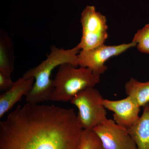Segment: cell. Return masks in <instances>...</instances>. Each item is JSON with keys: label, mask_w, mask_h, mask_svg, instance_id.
Listing matches in <instances>:
<instances>
[{"label": "cell", "mask_w": 149, "mask_h": 149, "mask_svg": "<svg viewBox=\"0 0 149 149\" xmlns=\"http://www.w3.org/2000/svg\"><path fill=\"white\" fill-rule=\"evenodd\" d=\"M127 129L138 149H149V103L143 107L141 116Z\"/></svg>", "instance_id": "10"}, {"label": "cell", "mask_w": 149, "mask_h": 149, "mask_svg": "<svg viewBox=\"0 0 149 149\" xmlns=\"http://www.w3.org/2000/svg\"><path fill=\"white\" fill-rule=\"evenodd\" d=\"M80 149H104L101 141L93 130H83Z\"/></svg>", "instance_id": "14"}, {"label": "cell", "mask_w": 149, "mask_h": 149, "mask_svg": "<svg viewBox=\"0 0 149 149\" xmlns=\"http://www.w3.org/2000/svg\"><path fill=\"white\" fill-rule=\"evenodd\" d=\"M104 100L95 87L80 91L71 99L70 102L78 110L77 120L83 130H93L107 119Z\"/></svg>", "instance_id": "4"}, {"label": "cell", "mask_w": 149, "mask_h": 149, "mask_svg": "<svg viewBox=\"0 0 149 149\" xmlns=\"http://www.w3.org/2000/svg\"><path fill=\"white\" fill-rule=\"evenodd\" d=\"M132 42L136 43L138 51L142 53L149 54V23L138 30Z\"/></svg>", "instance_id": "13"}, {"label": "cell", "mask_w": 149, "mask_h": 149, "mask_svg": "<svg viewBox=\"0 0 149 149\" xmlns=\"http://www.w3.org/2000/svg\"><path fill=\"white\" fill-rule=\"evenodd\" d=\"M81 49L78 45L72 49H64L52 46L50 53L45 60L38 66L27 70L22 76L25 79L34 77L35 83L31 91L26 96L29 103L38 104L50 100L54 91L52 72L56 67L69 63L78 67V55Z\"/></svg>", "instance_id": "2"}, {"label": "cell", "mask_w": 149, "mask_h": 149, "mask_svg": "<svg viewBox=\"0 0 149 149\" xmlns=\"http://www.w3.org/2000/svg\"><path fill=\"white\" fill-rule=\"evenodd\" d=\"M35 83L34 77L25 79L20 77L14 82L9 90L0 96V118H1L23 96L27 95Z\"/></svg>", "instance_id": "9"}, {"label": "cell", "mask_w": 149, "mask_h": 149, "mask_svg": "<svg viewBox=\"0 0 149 149\" xmlns=\"http://www.w3.org/2000/svg\"><path fill=\"white\" fill-rule=\"evenodd\" d=\"M93 130L100 138L104 149H138L127 128L112 119L107 118Z\"/></svg>", "instance_id": "7"}, {"label": "cell", "mask_w": 149, "mask_h": 149, "mask_svg": "<svg viewBox=\"0 0 149 149\" xmlns=\"http://www.w3.org/2000/svg\"><path fill=\"white\" fill-rule=\"evenodd\" d=\"M107 109L113 112V120L118 125L128 129L138 120L141 107L131 97L117 100L104 99Z\"/></svg>", "instance_id": "8"}, {"label": "cell", "mask_w": 149, "mask_h": 149, "mask_svg": "<svg viewBox=\"0 0 149 149\" xmlns=\"http://www.w3.org/2000/svg\"><path fill=\"white\" fill-rule=\"evenodd\" d=\"M83 131L73 109L27 103L0 122V149H80Z\"/></svg>", "instance_id": "1"}, {"label": "cell", "mask_w": 149, "mask_h": 149, "mask_svg": "<svg viewBox=\"0 0 149 149\" xmlns=\"http://www.w3.org/2000/svg\"><path fill=\"white\" fill-rule=\"evenodd\" d=\"M82 35L78 45L87 51L104 44L108 37L107 19L93 6H87L81 15Z\"/></svg>", "instance_id": "5"}, {"label": "cell", "mask_w": 149, "mask_h": 149, "mask_svg": "<svg viewBox=\"0 0 149 149\" xmlns=\"http://www.w3.org/2000/svg\"><path fill=\"white\" fill-rule=\"evenodd\" d=\"M14 57L11 42L3 32L1 33L0 40V72L11 76L14 69Z\"/></svg>", "instance_id": "12"}, {"label": "cell", "mask_w": 149, "mask_h": 149, "mask_svg": "<svg viewBox=\"0 0 149 149\" xmlns=\"http://www.w3.org/2000/svg\"><path fill=\"white\" fill-rule=\"evenodd\" d=\"M135 46L136 43L132 41L128 44L123 43L118 45L107 46L103 44L89 50H81L78 55V66L87 68L100 77L107 69L105 65L107 61Z\"/></svg>", "instance_id": "6"}, {"label": "cell", "mask_w": 149, "mask_h": 149, "mask_svg": "<svg viewBox=\"0 0 149 149\" xmlns=\"http://www.w3.org/2000/svg\"><path fill=\"white\" fill-rule=\"evenodd\" d=\"M13 81L10 76L4 74L0 72V90L7 91L11 88L13 85Z\"/></svg>", "instance_id": "15"}, {"label": "cell", "mask_w": 149, "mask_h": 149, "mask_svg": "<svg viewBox=\"0 0 149 149\" xmlns=\"http://www.w3.org/2000/svg\"><path fill=\"white\" fill-rule=\"evenodd\" d=\"M100 81V77L87 68H77L70 63H63L59 66L53 80L54 91L50 100L70 101L80 91L94 88Z\"/></svg>", "instance_id": "3"}, {"label": "cell", "mask_w": 149, "mask_h": 149, "mask_svg": "<svg viewBox=\"0 0 149 149\" xmlns=\"http://www.w3.org/2000/svg\"><path fill=\"white\" fill-rule=\"evenodd\" d=\"M124 88L127 95L132 98L140 107L149 103V81L141 82L131 78Z\"/></svg>", "instance_id": "11"}]
</instances>
